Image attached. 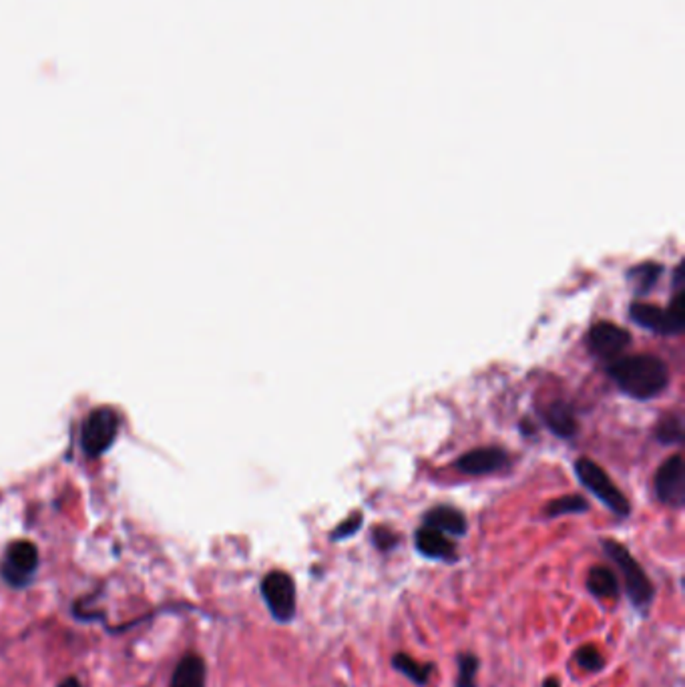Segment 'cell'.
<instances>
[{
	"label": "cell",
	"mask_w": 685,
	"mask_h": 687,
	"mask_svg": "<svg viewBox=\"0 0 685 687\" xmlns=\"http://www.w3.org/2000/svg\"><path fill=\"white\" fill-rule=\"evenodd\" d=\"M58 687H80L77 678H67L63 683H58Z\"/></svg>",
	"instance_id": "d4e9b609"
},
{
	"label": "cell",
	"mask_w": 685,
	"mask_h": 687,
	"mask_svg": "<svg viewBox=\"0 0 685 687\" xmlns=\"http://www.w3.org/2000/svg\"><path fill=\"white\" fill-rule=\"evenodd\" d=\"M415 544H416V551L427 559L447 561V563H455L458 559L455 543H452L445 533L427 527V524L416 531Z\"/></svg>",
	"instance_id": "9c48e42d"
},
{
	"label": "cell",
	"mask_w": 685,
	"mask_h": 687,
	"mask_svg": "<svg viewBox=\"0 0 685 687\" xmlns=\"http://www.w3.org/2000/svg\"><path fill=\"white\" fill-rule=\"evenodd\" d=\"M685 326V294L678 291L666 310V334H681Z\"/></svg>",
	"instance_id": "ffe728a7"
},
{
	"label": "cell",
	"mask_w": 685,
	"mask_h": 687,
	"mask_svg": "<svg viewBox=\"0 0 685 687\" xmlns=\"http://www.w3.org/2000/svg\"><path fill=\"white\" fill-rule=\"evenodd\" d=\"M372 541H374V547L382 553L392 551L398 544V534L392 533L386 527H376L372 531Z\"/></svg>",
	"instance_id": "cb8c5ba5"
},
{
	"label": "cell",
	"mask_w": 685,
	"mask_h": 687,
	"mask_svg": "<svg viewBox=\"0 0 685 687\" xmlns=\"http://www.w3.org/2000/svg\"><path fill=\"white\" fill-rule=\"evenodd\" d=\"M425 524L445 534H452V537H462V534H467L469 529L465 514L455 507H447V504L430 509L425 514Z\"/></svg>",
	"instance_id": "8fae6325"
},
{
	"label": "cell",
	"mask_w": 685,
	"mask_h": 687,
	"mask_svg": "<svg viewBox=\"0 0 685 687\" xmlns=\"http://www.w3.org/2000/svg\"><path fill=\"white\" fill-rule=\"evenodd\" d=\"M631 320L638 322L639 326L648 328L651 332H659V334H666V312L661 308L646 304V301H633L631 308Z\"/></svg>",
	"instance_id": "2e32d148"
},
{
	"label": "cell",
	"mask_w": 685,
	"mask_h": 687,
	"mask_svg": "<svg viewBox=\"0 0 685 687\" xmlns=\"http://www.w3.org/2000/svg\"><path fill=\"white\" fill-rule=\"evenodd\" d=\"M658 499L673 509H681L685 502V467L681 454H673L661 464L656 474Z\"/></svg>",
	"instance_id": "8992f818"
},
{
	"label": "cell",
	"mask_w": 685,
	"mask_h": 687,
	"mask_svg": "<svg viewBox=\"0 0 685 687\" xmlns=\"http://www.w3.org/2000/svg\"><path fill=\"white\" fill-rule=\"evenodd\" d=\"M541 687H563V685H561V682L557 678H547L545 682H543Z\"/></svg>",
	"instance_id": "484cf974"
},
{
	"label": "cell",
	"mask_w": 685,
	"mask_h": 687,
	"mask_svg": "<svg viewBox=\"0 0 685 687\" xmlns=\"http://www.w3.org/2000/svg\"><path fill=\"white\" fill-rule=\"evenodd\" d=\"M458 673H457V687H477V673H479V658L475 653H458L457 658Z\"/></svg>",
	"instance_id": "d6986e66"
},
{
	"label": "cell",
	"mask_w": 685,
	"mask_h": 687,
	"mask_svg": "<svg viewBox=\"0 0 685 687\" xmlns=\"http://www.w3.org/2000/svg\"><path fill=\"white\" fill-rule=\"evenodd\" d=\"M656 437L663 444H680L683 440V420L680 414H669L663 418L656 430Z\"/></svg>",
	"instance_id": "44dd1931"
},
{
	"label": "cell",
	"mask_w": 685,
	"mask_h": 687,
	"mask_svg": "<svg viewBox=\"0 0 685 687\" xmlns=\"http://www.w3.org/2000/svg\"><path fill=\"white\" fill-rule=\"evenodd\" d=\"M545 420L549 428L561 439H573L577 434L575 412L567 402H553L545 412Z\"/></svg>",
	"instance_id": "5bb4252c"
},
{
	"label": "cell",
	"mask_w": 685,
	"mask_h": 687,
	"mask_svg": "<svg viewBox=\"0 0 685 687\" xmlns=\"http://www.w3.org/2000/svg\"><path fill=\"white\" fill-rule=\"evenodd\" d=\"M587 589L593 597L603 599V601H616L619 599L621 585H619L617 575L609 567H606V565H595V567L589 569Z\"/></svg>",
	"instance_id": "7c38bea8"
},
{
	"label": "cell",
	"mask_w": 685,
	"mask_h": 687,
	"mask_svg": "<svg viewBox=\"0 0 685 687\" xmlns=\"http://www.w3.org/2000/svg\"><path fill=\"white\" fill-rule=\"evenodd\" d=\"M261 597L278 623H290L296 618V583L284 571H271L261 581Z\"/></svg>",
	"instance_id": "277c9868"
},
{
	"label": "cell",
	"mask_w": 685,
	"mask_h": 687,
	"mask_svg": "<svg viewBox=\"0 0 685 687\" xmlns=\"http://www.w3.org/2000/svg\"><path fill=\"white\" fill-rule=\"evenodd\" d=\"M119 432V417L113 408H97L89 414L80 428V444L90 457H99L111 449Z\"/></svg>",
	"instance_id": "5b68a950"
},
{
	"label": "cell",
	"mask_w": 685,
	"mask_h": 687,
	"mask_svg": "<svg viewBox=\"0 0 685 687\" xmlns=\"http://www.w3.org/2000/svg\"><path fill=\"white\" fill-rule=\"evenodd\" d=\"M362 514L360 513H354L352 517H348L346 521H342L338 527L330 533V539L332 541H344L348 537H354V534L360 531L362 527Z\"/></svg>",
	"instance_id": "603a6c76"
},
{
	"label": "cell",
	"mask_w": 685,
	"mask_h": 687,
	"mask_svg": "<svg viewBox=\"0 0 685 687\" xmlns=\"http://www.w3.org/2000/svg\"><path fill=\"white\" fill-rule=\"evenodd\" d=\"M609 376L617 382V386L623 392L638 400H651L659 396L669 384L668 366L663 360L651 356V354L613 360Z\"/></svg>",
	"instance_id": "6da1fadb"
},
{
	"label": "cell",
	"mask_w": 685,
	"mask_h": 687,
	"mask_svg": "<svg viewBox=\"0 0 685 687\" xmlns=\"http://www.w3.org/2000/svg\"><path fill=\"white\" fill-rule=\"evenodd\" d=\"M631 342L629 332L613 322H599L589 330V350L601 360H617Z\"/></svg>",
	"instance_id": "ba28073f"
},
{
	"label": "cell",
	"mask_w": 685,
	"mask_h": 687,
	"mask_svg": "<svg viewBox=\"0 0 685 687\" xmlns=\"http://www.w3.org/2000/svg\"><path fill=\"white\" fill-rule=\"evenodd\" d=\"M507 464V452L499 447H482L462 454L457 469L465 474H489Z\"/></svg>",
	"instance_id": "30bf717a"
},
{
	"label": "cell",
	"mask_w": 685,
	"mask_h": 687,
	"mask_svg": "<svg viewBox=\"0 0 685 687\" xmlns=\"http://www.w3.org/2000/svg\"><path fill=\"white\" fill-rule=\"evenodd\" d=\"M589 511V502L581 494H565V497L551 501L545 509L549 519L563 517V514H581Z\"/></svg>",
	"instance_id": "ac0fdd59"
},
{
	"label": "cell",
	"mask_w": 685,
	"mask_h": 687,
	"mask_svg": "<svg viewBox=\"0 0 685 687\" xmlns=\"http://www.w3.org/2000/svg\"><path fill=\"white\" fill-rule=\"evenodd\" d=\"M575 472L583 487L589 489L613 513L619 514V517H627L631 513V504L626 494L617 489V484L609 479V474L597 462L583 457L575 462Z\"/></svg>",
	"instance_id": "3957f363"
},
{
	"label": "cell",
	"mask_w": 685,
	"mask_h": 687,
	"mask_svg": "<svg viewBox=\"0 0 685 687\" xmlns=\"http://www.w3.org/2000/svg\"><path fill=\"white\" fill-rule=\"evenodd\" d=\"M171 687H206V663L199 655L187 653L175 668Z\"/></svg>",
	"instance_id": "4fadbf2b"
},
{
	"label": "cell",
	"mask_w": 685,
	"mask_h": 687,
	"mask_svg": "<svg viewBox=\"0 0 685 687\" xmlns=\"http://www.w3.org/2000/svg\"><path fill=\"white\" fill-rule=\"evenodd\" d=\"M603 551L607 553V557L617 565V569L623 575V585H626V593L633 605V609L646 615L651 608L653 599H656V587L649 581L648 573L643 571L638 559L633 557L626 544H621L613 539H603Z\"/></svg>",
	"instance_id": "7a4b0ae2"
},
{
	"label": "cell",
	"mask_w": 685,
	"mask_h": 687,
	"mask_svg": "<svg viewBox=\"0 0 685 687\" xmlns=\"http://www.w3.org/2000/svg\"><path fill=\"white\" fill-rule=\"evenodd\" d=\"M573 658H575V661L579 663V668H583L589 673H597L606 668V658H603L595 645H583V648L575 651Z\"/></svg>",
	"instance_id": "7402d4cb"
},
{
	"label": "cell",
	"mask_w": 685,
	"mask_h": 687,
	"mask_svg": "<svg viewBox=\"0 0 685 687\" xmlns=\"http://www.w3.org/2000/svg\"><path fill=\"white\" fill-rule=\"evenodd\" d=\"M38 565V551L33 543L28 541H16L8 547L6 559L3 565V577L15 585V587H23L37 571Z\"/></svg>",
	"instance_id": "52a82bcc"
},
{
	"label": "cell",
	"mask_w": 685,
	"mask_h": 687,
	"mask_svg": "<svg viewBox=\"0 0 685 687\" xmlns=\"http://www.w3.org/2000/svg\"><path fill=\"white\" fill-rule=\"evenodd\" d=\"M392 668L418 687H427L432 678V671H435V663H420L418 660L410 658L408 653H395L392 655Z\"/></svg>",
	"instance_id": "9a60e30c"
},
{
	"label": "cell",
	"mask_w": 685,
	"mask_h": 687,
	"mask_svg": "<svg viewBox=\"0 0 685 687\" xmlns=\"http://www.w3.org/2000/svg\"><path fill=\"white\" fill-rule=\"evenodd\" d=\"M661 271H663V268L659 264H656V261H646V264L636 266L629 271V280L633 281V286H636L638 294L643 296V294H648V291H651L653 286L658 284Z\"/></svg>",
	"instance_id": "e0dca14e"
}]
</instances>
